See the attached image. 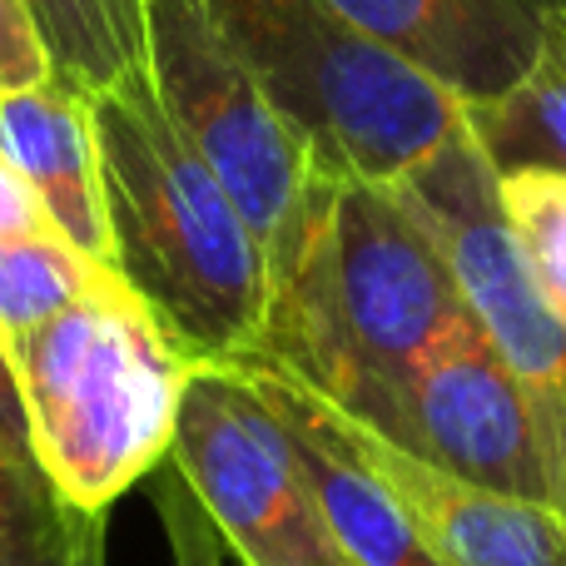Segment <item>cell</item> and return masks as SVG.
Here are the masks:
<instances>
[{
    "instance_id": "obj_1",
    "label": "cell",
    "mask_w": 566,
    "mask_h": 566,
    "mask_svg": "<svg viewBox=\"0 0 566 566\" xmlns=\"http://www.w3.org/2000/svg\"><path fill=\"white\" fill-rule=\"evenodd\" d=\"M462 318L448 259L398 189L323 169L269 264L264 343L244 363H274L368 422Z\"/></svg>"
},
{
    "instance_id": "obj_2",
    "label": "cell",
    "mask_w": 566,
    "mask_h": 566,
    "mask_svg": "<svg viewBox=\"0 0 566 566\" xmlns=\"http://www.w3.org/2000/svg\"><path fill=\"white\" fill-rule=\"evenodd\" d=\"M109 214V269L145 298L195 368L254 358L269 323V259L244 209L189 149L149 75L90 95Z\"/></svg>"
},
{
    "instance_id": "obj_3",
    "label": "cell",
    "mask_w": 566,
    "mask_h": 566,
    "mask_svg": "<svg viewBox=\"0 0 566 566\" xmlns=\"http://www.w3.org/2000/svg\"><path fill=\"white\" fill-rule=\"evenodd\" d=\"M30 448L70 507L105 517L169 458L195 363L109 264L90 289L10 338Z\"/></svg>"
},
{
    "instance_id": "obj_4",
    "label": "cell",
    "mask_w": 566,
    "mask_h": 566,
    "mask_svg": "<svg viewBox=\"0 0 566 566\" xmlns=\"http://www.w3.org/2000/svg\"><path fill=\"white\" fill-rule=\"evenodd\" d=\"M209 10L333 175L398 185L468 119L448 85L348 25L328 0H209Z\"/></svg>"
},
{
    "instance_id": "obj_5",
    "label": "cell",
    "mask_w": 566,
    "mask_h": 566,
    "mask_svg": "<svg viewBox=\"0 0 566 566\" xmlns=\"http://www.w3.org/2000/svg\"><path fill=\"white\" fill-rule=\"evenodd\" d=\"M145 50L165 115L244 209L274 264L323 179L308 135L259 85L209 0H145Z\"/></svg>"
},
{
    "instance_id": "obj_6",
    "label": "cell",
    "mask_w": 566,
    "mask_h": 566,
    "mask_svg": "<svg viewBox=\"0 0 566 566\" xmlns=\"http://www.w3.org/2000/svg\"><path fill=\"white\" fill-rule=\"evenodd\" d=\"M497 185L502 175L492 169V159L482 155V145L462 119L458 135L392 189L432 234L462 293V308L472 313L492 353L507 363L517 388L527 392L552 458L557 512L566 517V323L547 308L517 244H512Z\"/></svg>"
},
{
    "instance_id": "obj_7",
    "label": "cell",
    "mask_w": 566,
    "mask_h": 566,
    "mask_svg": "<svg viewBox=\"0 0 566 566\" xmlns=\"http://www.w3.org/2000/svg\"><path fill=\"white\" fill-rule=\"evenodd\" d=\"M165 462L239 566H348L313 507L289 428L239 368H195Z\"/></svg>"
},
{
    "instance_id": "obj_8",
    "label": "cell",
    "mask_w": 566,
    "mask_h": 566,
    "mask_svg": "<svg viewBox=\"0 0 566 566\" xmlns=\"http://www.w3.org/2000/svg\"><path fill=\"white\" fill-rule=\"evenodd\" d=\"M363 428L382 432L458 482L557 512V482L537 412L472 313Z\"/></svg>"
},
{
    "instance_id": "obj_9",
    "label": "cell",
    "mask_w": 566,
    "mask_h": 566,
    "mask_svg": "<svg viewBox=\"0 0 566 566\" xmlns=\"http://www.w3.org/2000/svg\"><path fill=\"white\" fill-rule=\"evenodd\" d=\"M328 412L338 422V432L348 438V448L388 482V492L402 502L418 537L428 542L442 566H566L562 512L458 482L432 462L412 458L408 448L388 442L382 432L363 428L358 418H348L333 402Z\"/></svg>"
},
{
    "instance_id": "obj_10",
    "label": "cell",
    "mask_w": 566,
    "mask_h": 566,
    "mask_svg": "<svg viewBox=\"0 0 566 566\" xmlns=\"http://www.w3.org/2000/svg\"><path fill=\"white\" fill-rule=\"evenodd\" d=\"M462 105L497 99L527 75L562 0H328Z\"/></svg>"
},
{
    "instance_id": "obj_11",
    "label": "cell",
    "mask_w": 566,
    "mask_h": 566,
    "mask_svg": "<svg viewBox=\"0 0 566 566\" xmlns=\"http://www.w3.org/2000/svg\"><path fill=\"white\" fill-rule=\"evenodd\" d=\"M234 368L254 382L259 398L289 428L313 507H318L323 527L338 542L348 566H442L428 542L418 537L402 502L388 492V482L348 448L328 402L308 382H298L274 363H234Z\"/></svg>"
},
{
    "instance_id": "obj_12",
    "label": "cell",
    "mask_w": 566,
    "mask_h": 566,
    "mask_svg": "<svg viewBox=\"0 0 566 566\" xmlns=\"http://www.w3.org/2000/svg\"><path fill=\"white\" fill-rule=\"evenodd\" d=\"M0 149L30 179L50 224L95 264H109V214L90 95L65 80L0 95Z\"/></svg>"
},
{
    "instance_id": "obj_13",
    "label": "cell",
    "mask_w": 566,
    "mask_h": 566,
    "mask_svg": "<svg viewBox=\"0 0 566 566\" xmlns=\"http://www.w3.org/2000/svg\"><path fill=\"white\" fill-rule=\"evenodd\" d=\"M468 129L497 175L512 169L566 175V0L552 15L527 75L507 95L468 105Z\"/></svg>"
},
{
    "instance_id": "obj_14",
    "label": "cell",
    "mask_w": 566,
    "mask_h": 566,
    "mask_svg": "<svg viewBox=\"0 0 566 566\" xmlns=\"http://www.w3.org/2000/svg\"><path fill=\"white\" fill-rule=\"evenodd\" d=\"M55 80L80 95H105L149 75L145 0H25Z\"/></svg>"
},
{
    "instance_id": "obj_15",
    "label": "cell",
    "mask_w": 566,
    "mask_h": 566,
    "mask_svg": "<svg viewBox=\"0 0 566 566\" xmlns=\"http://www.w3.org/2000/svg\"><path fill=\"white\" fill-rule=\"evenodd\" d=\"M0 566H105V517L70 507L35 458L0 442Z\"/></svg>"
},
{
    "instance_id": "obj_16",
    "label": "cell",
    "mask_w": 566,
    "mask_h": 566,
    "mask_svg": "<svg viewBox=\"0 0 566 566\" xmlns=\"http://www.w3.org/2000/svg\"><path fill=\"white\" fill-rule=\"evenodd\" d=\"M95 259L80 254L65 234H20L0 239V333L25 338L55 313H65L95 279Z\"/></svg>"
},
{
    "instance_id": "obj_17",
    "label": "cell",
    "mask_w": 566,
    "mask_h": 566,
    "mask_svg": "<svg viewBox=\"0 0 566 566\" xmlns=\"http://www.w3.org/2000/svg\"><path fill=\"white\" fill-rule=\"evenodd\" d=\"M502 219L547 308L566 323V175L512 169L502 175Z\"/></svg>"
},
{
    "instance_id": "obj_18",
    "label": "cell",
    "mask_w": 566,
    "mask_h": 566,
    "mask_svg": "<svg viewBox=\"0 0 566 566\" xmlns=\"http://www.w3.org/2000/svg\"><path fill=\"white\" fill-rule=\"evenodd\" d=\"M155 517L165 527V542H169V562L175 566H229V552L219 542V532L209 527L205 507L195 502V492L179 482V472L165 462V472L155 478Z\"/></svg>"
},
{
    "instance_id": "obj_19",
    "label": "cell",
    "mask_w": 566,
    "mask_h": 566,
    "mask_svg": "<svg viewBox=\"0 0 566 566\" xmlns=\"http://www.w3.org/2000/svg\"><path fill=\"white\" fill-rule=\"evenodd\" d=\"M45 80H55V70L25 0H0V95L35 90Z\"/></svg>"
},
{
    "instance_id": "obj_20",
    "label": "cell",
    "mask_w": 566,
    "mask_h": 566,
    "mask_svg": "<svg viewBox=\"0 0 566 566\" xmlns=\"http://www.w3.org/2000/svg\"><path fill=\"white\" fill-rule=\"evenodd\" d=\"M50 214L45 205H40V195L30 189V179L20 175L15 165H10V155L0 149V239H20V234H45ZM60 234V229H55Z\"/></svg>"
},
{
    "instance_id": "obj_21",
    "label": "cell",
    "mask_w": 566,
    "mask_h": 566,
    "mask_svg": "<svg viewBox=\"0 0 566 566\" xmlns=\"http://www.w3.org/2000/svg\"><path fill=\"white\" fill-rule=\"evenodd\" d=\"M0 442L20 458H35L30 448V422H25V402H20V382H15V363H10V343L0 333Z\"/></svg>"
}]
</instances>
